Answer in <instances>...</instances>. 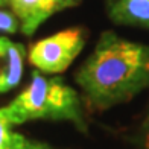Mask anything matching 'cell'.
Returning <instances> with one entry per match:
<instances>
[{"label":"cell","instance_id":"9","mask_svg":"<svg viewBox=\"0 0 149 149\" xmlns=\"http://www.w3.org/2000/svg\"><path fill=\"white\" fill-rule=\"evenodd\" d=\"M20 29V22L14 12L0 9V32L15 33Z\"/></svg>","mask_w":149,"mask_h":149},{"label":"cell","instance_id":"1","mask_svg":"<svg viewBox=\"0 0 149 149\" xmlns=\"http://www.w3.org/2000/svg\"><path fill=\"white\" fill-rule=\"evenodd\" d=\"M74 81L94 111L125 104L149 88V46L102 32Z\"/></svg>","mask_w":149,"mask_h":149},{"label":"cell","instance_id":"8","mask_svg":"<svg viewBox=\"0 0 149 149\" xmlns=\"http://www.w3.org/2000/svg\"><path fill=\"white\" fill-rule=\"evenodd\" d=\"M12 125L3 108H0V149H11L12 145Z\"/></svg>","mask_w":149,"mask_h":149},{"label":"cell","instance_id":"5","mask_svg":"<svg viewBox=\"0 0 149 149\" xmlns=\"http://www.w3.org/2000/svg\"><path fill=\"white\" fill-rule=\"evenodd\" d=\"M26 49L6 37H0V94L20 84L24 69Z\"/></svg>","mask_w":149,"mask_h":149},{"label":"cell","instance_id":"6","mask_svg":"<svg viewBox=\"0 0 149 149\" xmlns=\"http://www.w3.org/2000/svg\"><path fill=\"white\" fill-rule=\"evenodd\" d=\"M107 12L116 24L149 29V0H107Z\"/></svg>","mask_w":149,"mask_h":149},{"label":"cell","instance_id":"3","mask_svg":"<svg viewBox=\"0 0 149 149\" xmlns=\"http://www.w3.org/2000/svg\"><path fill=\"white\" fill-rule=\"evenodd\" d=\"M85 44V32L81 28L64 29L37 41L29 50V63L38 72L56 74L67 70Z\"/></svg>","mask_w":149,"mask_h":149},{"label":"cell","instance_id":"10","mask_svg":"<svg viewBox=\"0 0 149 149\" xmlns=\"http://www.w3.org/2000/svg\"><path fill=\"white\" fill-rule=\"evenodd\" d=\"M141 149H149V111L141 125Z\"/></svg>","mask_w":149,"mask_h":149},{"label":"cell","instance_id":"7","mask_svg":"<svg viewBox=\"0 0 149 149\" xmlns=\"http://www.w3.org/2000/svg\"><path fill=\"white\" fill-rule=\"evenodd\" d=\"M11 149H55V148L49 146L47 143H43V141L29 139L20 132H14Z\"/></svg>","mask_w":149,"mask_h":149},{"label":"cell","instance_id":"11","mask_svg":"<svg viewBox=\"0 0 149 149\" xmlns=\"http://www.w3.org/2000/svg\"><path fill=\"white\" fill-rule=\"evenodd\" d=\"M9 3V0H0V6H5V5H8Z\"/></svg>","mask_w":149,"mask_h":149},{"label":"cell","instance_id":"2","mask_svg":"<svg viewBox=\"0 0 149 149\" xmlns=\"http://www.w3.org/2000/svg\"><path fill=\"white\" fill-rule=\"evenodd\" d=\"M12 126L33 120L70 122L81 132H87L82 99L59 76H44L33 70L29 85L3 107Z\"/></svg>","mask_w":149,"mask_h":149},{"label":"cell","instance_id":"4","mask_svg":"<svg viewBox=\"0 0 149 149\" xmlns=\"http://www.w3.org/2000/svg\"><path fill=\"white\" fill-rule=\"evenodd\" d=\"M81 0H9L24 35H32L50 15L79 5Z\"/></svg>","mask_w":149,"mask_h":149}]
</instances>
